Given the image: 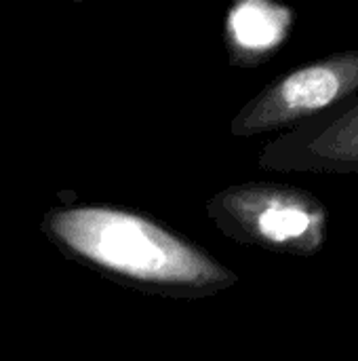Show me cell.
<instances>
[{
    "label": "cell",
    "instance_id": "1",
    "mask_svg": "<svg viewBox=\"0 0 358 361\" xmlns=\"http://www.w3.org/2000/svg\"><path fill=\"white\" fill-rule=\"evenodd\" d=\"M40 231L70 260L152 296L207 298L238 275L156 218L112 205L51 207Z\"/></svg>",
    "mask_w": 358,
    "mask_h": 361
},
{
    "label": "cell",
    "instance_id": "2",
    "mask_svg": "<svg viewBox=\"0 0 358 361\" xmlns=\"http://www.w3.org/2000/svg\"><path fill=\"white\" fill-rule=\"evenodd\" d=\"M211 222L232 241L310 258L329 237V212L306 188L276 182L234 184L205 203Z\"/></svg>",
    "mask_w": 358,
    "mask_h": 361
},
{
    "label": "cell",
    "instance_id": "3",
    "mask_svg": "<svg viewBox=\"0 0 358 361\" xmlns=\"http://www.w3.org/2000/svg\"><path fill=\"white\" fill-rule=\"evenodd\" d=\"M358 93V49L298 66L249 99L230 123L236 137L289 131Z\"/></svg>",
    "mask_w": 358,
    "mask_h": 361
},
{
    "label": "cell",
    "instance_id": "4",
    "mask_svg": "<svg viewBox=\"0 0 358 361\" xmlns=\"http://www.w3.org/2000/svg\"><path fill=\"white\" fill-rule=\"evenodd\" d=\"M257 165L287 173L358 176V93L270 140L262 148Z\"/></svg>",
    "mask_w": 358,
    "mask_h": 361
},
{
    "label": "cell",
    "instance_id": "5",
    "mask_svg": "<svg viewBox=\"0 0 358 361\" xmlns=\"http://www.w3.org/2000/svg\"><path fill=\"white\" fill-rule=\"evenodd\" d=\"M295 23L291 6L270 0L236 2L226 17V47L230 63L255 68L268 61L289 38Z\"/></svg>",
    "mask_w": 358,
    "mask_h": 361
},
{
    "label": "cell",
    "instance_id": "6",
    "mask_svg": "<svg viewBox=\"0 0 358 361\" xmlns=\"http://www.w3.org/2000/svg\"><path fill=\"white\" fill-rule=\"evenodd\" d=\"M0 361H2V360H0Z\"/></svg>",
    "mask_w": 358,
    "mask_h": 361
}]
</instances>
